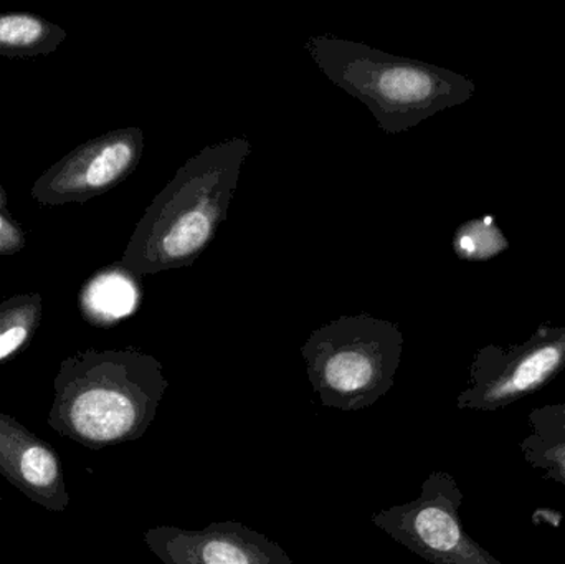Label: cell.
I'll return each mask as SVG.
<instances>
[{"instance_id":"1","label":"cell","mask_w":565,"mask_h":564,"mask_svg":"<svg viewBox=\"0 0 565 564\" xmlns=\"http://www.w3.org/2000/svg\"><path fill=\"white\" fill-rule=\"evenodd\" d=\"M169 381L161 361L132 350H86L60 364L49 424L60 436L99 450L141 439Z\"/></svg>"},{"instance_id":"2","label":"cell","mask_w":565,"mask_h":564,"mask_svg":"<svg viewBox=\"0 0 565 564\" xmlns=\"http://www.w3.org/2000/svg\"><path fill=\"white\" fill-rule=\"evenodd\" d=\"M250 152L247 138H234L189 159L139 219L119 265L145 277L194 264L227 219Z\"/></svg>"},{"instance_id":"3","label":"cell","mask_w":565,"mask_h":564,"mask_svg":"<svg viewBox=\"0 0 565 564\" xmlns=\"http://www.w3.org/2000/svg\"><path fill=\"white\" fill-rule=\"evenodd\" d=\"M316 65L339 88L367 106L379 128L398 135L445 109L470 102L477 85L454 70L395 56L354 40L312 35Z\"/></svg>"},{"instance_id":"4","label":"cell","mask_w":565,"mask_h":564,"mask_svg":"<svg viewBox=\"0 0 565 564\" xmlns=\"http://www.w3.org/2000/svg\"><path fill=\"white\" fill-rule=\"evenodd\" d=\"M402 353L398 324L371 315L329 321L301 348L309 383L322 406L345 413L367 409L392 390Z\"/></svg>"},{"instance_id":"5","label":"cell","mask_w":565,"mask_h":564,"mask_svg":"<svg viewBox=\"0 0 565 564\" xmlns=\"http://www.w3.org/2000/svg\"><path fill=\"white\" fill-rule=\"evenodd\" d=\"M463 492L444 470L422 483L418 499L372 515V523L395 542L434 564H503L473 536L460 519Z\"/></svg>"},{"instance_id":"6","label":"cell","mask_w":565,"mask_h":564,"mask_svg":"<svg viewBox=\"0 0 565 564\" xmlns=\"http://www.w3.org/2000/svg\"><path fill=\"white\" fill-rule=\"evenodd\" d=\"M564 370L565 327L541 324L521 344H487L475 354L470 386L458 396V409H504L543 390Z\"/></svg>"},{"instance_id":"7","label":"cell","mask_w":565,"mask_h":564,"mask_svg":"<svg viewBox=\"0 0 565 564\" xmlns=\"http://www.w3.org/2000/svg\"><path fill=\"white\" fill-rule=\"evenodd\" d=\"M145 151V132L122 128L89 139L46 169L30 195L42 205L86 202L111 191L135 172Z\"/></svg>"},{"instance_id":"8","label":"cell","mask_w":565,"mask_h":564,"mask_svg":"<svg viewBox=\"0 0 565 564\" xmlns=\"http://www.w3.org/2000/svg\"><path fill=\"white\" fill-rule=\"evenodd\" d=\"M145 542L164 564H295L277 542L238 522L204 530L156 526Z\"/></svg>"},{"instance_id":"9","label":"cell","mask_w":565,"mask_h":564,"mask_svg":"<svg viewBox=\"0 0 565 564\" xmlns=\"http://www.w3.org/2000/svg\"><path fill=\"white\" fill-rule=\"evenodd\" d=\"M0 476L49 512L68 509L65 472L58 454L15 417L0 413Z\"/></svg>"},{"instance_id":"10","label":"cell","mask_w":565,"mask_h":564,"mask_svg":"<svg viewBox=\"0 0 565 564\" xmlns=\"http://www.w3.org/2000/svg\"><path fill=\"white\" fill-rule=\"evenodd\" d=\"M139 288L131 272L118 267L93 278L83 294V313L89 323L111 324L138 307Z\"/></svg>"},{"instance_id":"11","label":"cell","mask_w":565,"mask_h":564,"mask_svg":"<svg viewBox=\"0 0 565 564\" xmlns=\"http://www.w3.org/2000/svg\"><path fill=\"white\" fill-rule=\"evenodd\" d=\"M56 23L30 12L0 13V56L29 58L50 55L65 42Z\"/></svg>"},{"instance_id":"12","label":"cell","mask_w":565,"mask_h":564,"mask_svg":"<svg viewBox=\"0 0 565 564\" xmlns=\"http://www.w3.org/2000/svg\"><path fill=\"white\" fill-rule=\"evenodd\" d=\"M40 294H20L0 304V363L29 347L42 323Z\"/></svg>"},{"instance_id":"13","label":"cell","mask_w":565,"mask_h":564,"mask_svg":"<svg viewBox=\"0 0 565 564\" xmlns=\"http://www.w3.org/2000/svg\"><path fill=\"white\" fill-rule=\"evenodd\" d=\"M520 449L524 460L543 472L544 480L565 487V429L531 433L521 440Z\"/></svg>"},{"instance_id":"14","label":"cell","mask_w":565,"mask_h":564,"mask_svg":"<svg viewBox=\"0 0 565 564\" xmlns=\"http://www.w3.org/2000/svg\"><path fill=\"white\" fill-rule=\"evenodd\" d=\"M455 252L467 260H487L508 247L503 232L491 222L471 221L461 225L455 235Z\"/></svg>"},{"instance_id":"15","label":"cell","mask_w":565,"mask_h":564,"mask_svg":"<svg viewBox=\"0 0 565 564\" xmlns=\"http://www.w3.org/2000/svg\"><path fill=\"white\" fill-rule=\"evenodd\" d=\"M527 421L533 433L565 429V403L537 407L531 411Z\"/></svg>"},{"instance_id":"16","label":"cell","mask_w":565,"mask_h":564,"mask_svg":"<svg viewBox=\"0 0 565 564\" xmlns=\"http://www.w3.org/2000/svg\"><path fill=\"white\" fill-rule=\"evenodd\" d=\"M25 247V232L0 214V255H12Z\"/></svg>"},{"instance_id":"17","label":"cell","mask_w":565,"mask_h":564,"mask_svg":"<svg viewBox=\"0 0 565 564\" xmlns=\"http://www.w3.org/2000/svg\"><path fill=\"white\" fill-rule=\"evenodd\" d=\"M3 205H6V192L0 188V211H2Z\"/></svg>"}]
</instances>
